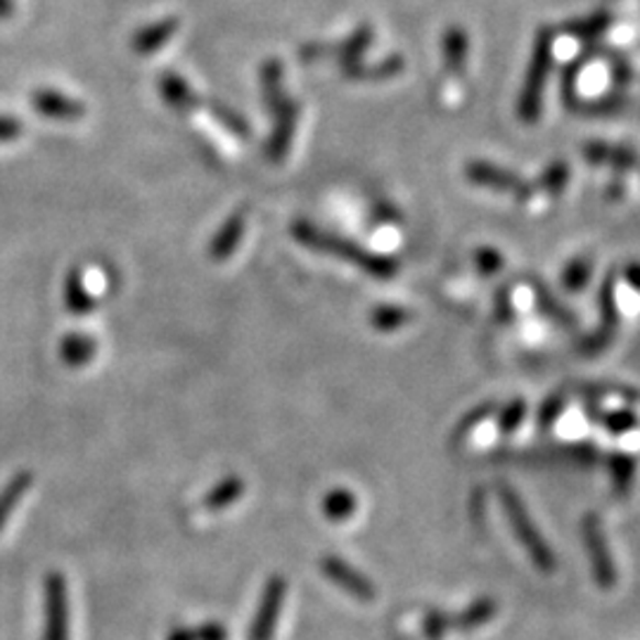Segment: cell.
Segmentation results:
<instances>
[{"mask_svg": "<svg viewBox=\"0 0 640 640\" xmlns=\"http://www.w3.org/2000/svg\"><path fill=\"white\" fill-rule=\"evenodd\" d=\"M293 235L297 238V242H301L304 247L323 252V254H330V256H338V258H344V262L354 264L356 268L365 271L368 276H373L377 280H387V278L396 276V271H399V264H396L391 256L373 254L368 250L354 245L352 240H344L340 235L320 231L318 225H313L309 221H297L293 225Z\"/></svg>", "mask_w": 640, "mask_h": 640, "instance_id": "1", "label": "cell"}, {"mask_svg": "<svg viewBox=\"0 0 640 640\" xmlns=\"http://www.w3.org/2000/svg\"><path fill=\"white\" fill-rule=\"evenodd\" d=\"M43 640H69V596L63 574L45 576V629Z\"/></svg>", "mask_w": 640, "mask_h": 640, "instance_id": "2", "label": "cell"}, {"mask_svg": "<svg viewBox=\"0 0 640 640\" xmlns=\"http://www.w3.org/2000/svg\"><path fill=\"white\" fill-rule=\"evenodd\" d=\"M266 104H268V112L276 117V126H273V133L266 143V157L278 164L287 157L289 145H293L299 110H297V102L293 98H287L285 93L280 98L268 100Z\"/></svg>", "mask_w": 640, "mask_h": 640, "instance_id": "3", "label": "cell"}, {"mask_svg": "<svg viewBox=\"0 0 640 640\" xmlns=\"http://www.w3.org/2000/svg\"><path fill=\"white\" fill-rule=\"evenodd\" d=\"M285 591H287V584L283 576L276 574L268 578L262 603H258L254 621L247 631V640H273V636H276L278 619H280Z\"/></svg>", "mask_w": 640, "mask_h": 640, "instance_id": "4", "label": "cell"}, {"mask_svg": "<svg viewBox=\"0 0 640 640\" xmlns=\"http://www.w3.org/2000/svg\"><path fill=\"white\" fill-rule=\"evenodd\" d=\"M320 572L361 603H373L377 598V591L371 578L363 576L358 570H354L349 562H344L338 555H325L320 560Z\"/></svg>", "mask_w": 640, "mask_h": 640, "instance_id": "5", "label": "cell"}, {"mask_svg": "<svg viewBox=\"0 0 640 640\" xmlns=\"http://www.w3.org/2000/svg\"><path fill=\"white\" fill-rule=\"evenodd\" d=\"M32 104H34L36 114H41L45 119L74 121V119H81L86 114L84 102L74 100L65 93H59V90H53V88H38L36 93L32 96Z\"/></svg>", "mask_w": 640, "mask_h": 640, "instance_id": "6", "label": "cell"}, {"mask_svg": "<svg viewBox=\"0 0 640 640\" xmlns=\"http://www.w3.org/2000/svg\"><path fill=\"white\" fill-rule=\"evenodd\" d=\"M242 233H245V211L240 209L231 213V217H228L225 223L221 225V231L213 235L209 245V256L213 258V262H225V258L238 250Z\"/></svg>", "mask_w": 640, "mask_h": 640, "instance_id": "7", "label": "cell"}, {"mask_svg": "<svg viewBox=\"0 0 640 640\" xmlns=\"http://www.w3.org/2000/svg\"><path fill=\"white\" fill-rule=\"evenodd\" d=\"M98 342L86 332H69L59 342V358L69 368H84L90 361L96 358Z\"/></svg>", "mask_w": 640, "mask_h": 640, "instance_id": "8", "label": "cell"}, {"mask_svg": "<svg viewBox=\"0 0 640 640\" xmlns=\"http://www.w3.org/2000/svg\"><path fill=\"white\" fill-rule=\"evenodd\" d=\"M176 32H178V20L176 18L159 20L155 24L141 29V32H135V36L131 41V48L139 55H152L155 51H159L162 45L169 43V38Z\"/></svg>", "mask_w": 640, "mask_h": 640, "instance_id": "9", "label": "cell"}, {"mask_svg": "<svg viewBox=\"0 0 640 640\" xmlns=\"http://www.w3.org/2000/svg\"><path fill=\"white\" fill-rule=\"evenodd\" d=\"M159 90L162 98L169 102L176 112H192L197 104H200V98H197L195 90L180 79L178 74H164L159 79Z\"/></svg>", "mask_w": 640, "mask_h": 640, "instance_id": "10", "label": "cell"}, {"mask_svg": "<svg viewBox=\"0 0 640 640\" xmlns=\"http://www.w3.org/2000/svg\"><path fill=\"white\" fill-rule=\"evenodd\" d=\"M32 482H34V475L24 470V472H18V475H14L3 489H0V531H3V527L8 525L14 508H18V503L26 496L29 489H32Z\"/></svg>", "mask_w": 640, "mask_h": 640, "instance_id": "11", "label": "cell"}, {"mask_svg": "<svg viewBox=\"0 0 640 640\" xmlns=\"http://www.w3.org/2000/svg\"><path fill=\"white\" fill-rule=\"evenodd\" d=\"M65 307L74 316H84L96 309V299L86 289L79 268H71L65 278Z\"/></svg>", "mask_w": 640, "mask_h": 640, "instance_id": "12", "label": "cell"}, {"mask_svg": "<svg viewBox=\"0 0 640 640\" xmlns=\"http://www.w3.org/2000/svg\"><path fill=\"white\" fill-rule=\"evenodd\" d=\"M503 498H506V506H508V512H510V520L515 525V531L520 533V539L525 541V545L533 553V558H537L539 562H545V551L541 548V541H539L537 533L531 531L527 515H525V510L520 506V500H517L508 489H503Z\"/></svg>", "mask_w": 640, "mask_h": 640, "instance_id": "13", "label": "cell"}, {"mask_svg": "<svg viewBox=\"0 0 640 640\" xmlns=\"http://www.w3.org/2000/svg\"><path fill=\"white\" fill-rule=\"evenodd\" d=\"M371 43H373V29L368 24H365V26L356 29V32L352 36H349L342 45H338V48H330L332 51L330 55H334V57L340 59L342 69L354 67V65L361 63L363 53L371 48Z\"/></svg>", "mask_w": 640, "mask_h": 640, "instance_id": "14", "label": "cell"}, {"mask_svg": "<svg viewBox=\"0 0 640 640\" xmlns=\"http://www.w3.org/2000/svg\"><path fill=\"white\" fill-rule=\"evenodd\" d=\"M242 496H245V482H242V477H238V475L225 477L207 494L205 508L209 512H219L228 506H233V503H238Z\"/></svg>", "mask_w": 640, "mask_h": 640, "instance_id": "15", "label": "cell"}, {"mask_svg": "<svg viewBox=\"0 0 640 640\" xmlns=\"http://www.w3.org/2000/svg\"><path fill=\"white\" fill-rule=\"evenodd\" d=\"M356 508H358V498L349 489H332L330 494L323 496V503H320V510H323V515L330 522L349 520V517H354Z\"/></svg>", "mask_w": 640, "mask_h": 640, "instance_id": "16", "label": "cell"}, {"mask_svg": "<svg viewBox=\"0 0 640 640\" xmlns=\"http://www.w3.org/2000/svg\"><path fill=\"white\" fill-rule=\"evenodd\" d=\"M401 69H404V59L394 55L375 67H361V65L346 67L344 76L346 79H354V81H379V79H389V76H396Z\"/></svg>", "mask_w": 640, "mask_h": 640, "instance_id": "17", "label": "cell"}, {"mask_svg": "<svg viewBox=\"0 0 640 640\" xmlns=\"http://www.w3.org/2000/svg\"><path fill=\"white\" fill-rule=\"evenodd\" d=\"M209 112L217 117L221 124L231 131V133H235V135H240V139H250V126H247V121L242 119L238 112H233L231 107L228 104H223V102H209Z\"/></svg>", "mask_w": 640, "mask_h": 640, "instance_id": "18", "label": "cell"}, {"mask_svg": "<svg viewBox=\"0 0 640 640\" xmlns=\"http://www.w3.org/2000/svg\"><path fill=\"white\" fill-rule=\"evenodd\" d=\"M406 323H408V311L401 307H391V304H385V307H377L373 311V325L379 332L399 330Z\"/></svg>", "mask_w": 640, "mask_h": 640, "instance_id": "19", "label": "cell"}, {"mask_svg": "<svg viewBox=\"0 0 640 640\" xmlns=\"http://www.w3.org/2000/svg\"><path fill=\"white\" fill-rule=\"evenodd\" d=\"M492 615H494V605L489 600H482V603H475L472 607H467L461 617L451 619V627L463 629V631L475 629V627H479V624L489 619Z\"/></svg>", "mask_w": 640, "mask_h": 640, "instance_id": "20", "label": "cell"}, {"mask_svg": "<svg viewBox=\"0 0 640 640\" xmlns=\"http://www.w3.org/2000/svg\"><path fill=\"white\" fill-rule=\"evenodd\" d=\"M444 53H446V65L449 67H459L465 59V36L459 29H451V32L444 36Z\"/></svg>", "mask_w": 640, "mask_h": 640, "instance_id": "21", "label": "cell"}, {"mask_svg": "<svg viewBox=\"0 0 640 640\" xmlns=\"http://www.w3.org/2000/svg\"><path fill=\"white\" fill-rule=\"evenodd\" d=\"M422 629H424V636L430 640H441L444 638V633L451 629V617L441 615V613H430L422 621Z\"/></svg>", "mask_w": 640, "mask_h": 640, "instance_id": "22", "label": "cell"}, {"mask_svg": "<svg viewBox=\"0 0 640 640\" xmlns=\"http://www.w3.org/2000/svg\"><path fill=\"white\" fill-rule=\"evenodd\" d=\"M192 636L195 640H228V631L217 621H209V624H202V627L192 629Z\"/></svg>", "mask_w": 640, "mask_h": 640, "instance_id": "23", "label": "cell"}, {"mask_svg": "<svg viewBox=\"0 0 640 640\" xmlns=\"http://www.w3.org/2000/svg\"><path fill=\"white\" fill-rule=\"evenodd\" d=\"M22 135V124L14 117H0V143L18 141Z\"/></svg>", "mask_w": 640, "mask_h": 640, "instance_id": "24", "label": "cell"}, {"mask_svg": "<svg viewBox=\"0 0 640 640\" xmlns=\"http://www.w3.org/2000/svg\"><path fill=\"white\" fill-rule=\"evenodd\" d=\"M14 14V0H0V22L10 20Z\"/></svg>", "mask_w": 640, "mask_h": 640, "instance_id": "25", "label": "cell"}, {"mask_svg": "<svg viewBox=\"0 0 640 640\" xmlns=\"http://www.w3.org/2000/svg\"><path fill=\"white\" fill-rule=\"evenodd\" d=\"M166 640H195V636H192V629H183V627H178V629H174L172 633H169V638Z\"/></svg>", "mask_w": 640, "mask_h": 640, "instance_id": "26", "label": "cell"}]
</instances>
